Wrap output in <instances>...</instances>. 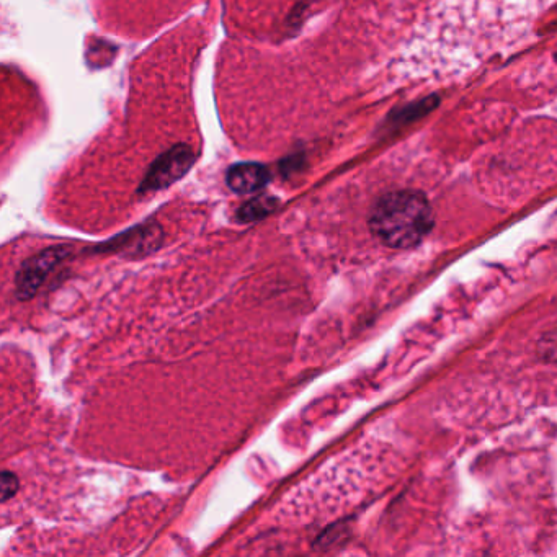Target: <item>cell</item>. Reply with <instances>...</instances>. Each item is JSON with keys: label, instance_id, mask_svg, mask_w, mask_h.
<instances>
[{"label": "cell", "instance_id": "7", "mask_svg": "<svg viewBox=\"0 0 557 557\" xmlns=\"http://www.w3.org/2000/svg\"><path fill=\"white\" fill-rule=\"evenodd\" d=\"M2 502H7V500L12 499L15 494L18 492V479L14 473H9V471H5L2 473Z\"/></svg>", "mask_w": 557, "mask_h": 557}, {"label": "cell", "instance_id": "3", "mask_svg": "<svg viewBox=\"0 0 557 557\" xmlns=\"http://www.w3.org/2000/svg\"><path fill=\"white\" fill-rule=\"evenodd\" d=\"M195 162L192 149L183 144H177L175 148L162 154L151 169H149L146 179L139 192H157V190H164L170 187L172 183L182 179L183 175L187 174L190 167Z\"/></svg>", "mask_w": 557, "mask_h": 557}, {"label": "cell", "instance_id": "4", "mask_svg": "<svg viewBox=\"0 0 557 557\" xmlns=\"http://www.w3.org/2000/svg\"><path fill=\"white\" fill-rule=\"evenodd\" d=\"M162 236L164 234L159 224H144L107 242L102 249L115 250L126 255H148L161 247Z\"/></svg>", "mask_w": 557, "mask_h": 557}, {"label": "cell", "instance_id": "2", "mask_svg": "<svg viewBox=\"0 0 557 557\" xmlns=\"http://www.w3.org/2000/svg\"><path fill=\"white\" fill-rule=\"evenodd\" d=\"M71 250L64 246L50 247L32 259L25 260L15 277V291L18 299H30L40 290L46 278L50 277L54 268L63 262Z\"/></svg>", "mask_w": 557, "mask_h": 557}, {"label": "cell", "instance_id": "6", "mask_svg": "<svg viewBox=\"0 0 557 557\" xmlns=\"http://www.w3.org/2000/svg\"><path fill=\"white\" fill-rule=\"evenodd\" d=\"M278 208V200L273 197H257L254 200L247 201L246 205L242 206L237 218L241 223H254L259 219L267 218L268 214Z\"/></svg>", "mask_w": 557, "mask_h": 557}, {"label": "cell", "instance_id": "5", "mask_svg": "<svg viewBox=\"0 0 557 557\" xmlns=\"http://www.w3.org/2000/svg\"><path fill=\"white\" fill-rule=\"evenodd\" d=\"M270 180V172L267 167L257 162H242L232 165L226 175V182L232 192L239 195L259 192Z\"/></svg>", "mask_w": 557, "mask_h": 557}, {"label": "cell", "instance_id": "1", "mask_svg": "<svg viewBox=\"0 0 557 557\" xmlns=\"http://www.w3.org/2000/svg\"><path fill=\"white\" fill-rule=\"evenodd\" d=\"M433 210L424 193L415 190L391 192L376 201L370 214V229L381 244L391 249H410L432 231Z\"/></svg>", "mask_w": 557, "mask_h": 557}]
</instances>
